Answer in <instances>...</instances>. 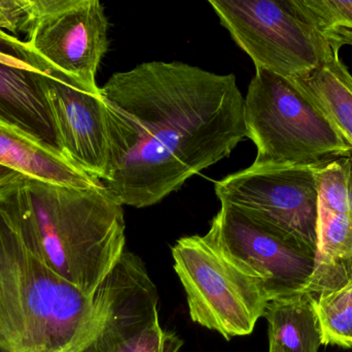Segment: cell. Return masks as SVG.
Here are the masks:
<instances>
[{
    "label": "cell",
    "instance_id": "6da1fadb",
    "mask_svg": "<svg viewBox=\"0 0 352 352\" xmlns=\"http://www.w3.org/2000/svg\"><path fill=\"white\" fill-rule=\"evenodd\" d=\"M107 111V189L122 206H154L248 138L235 74L153 61L100 88Z\"/></svg>",
    "mask_w": 352,
    "mask_h": 352
},
{
    "label": "cell",
    "instance_id": "7a4b0ae2",
    "mask_svg": "<svg viewBox=\"0 0 352 352\" xmlns=\"http://www.w3.org/2000/svg\"><path fill=\"white\" fill-rule=\"evenodd\" d=\"M0 208L25 247L89 297L125 251L123 206L104 184L70 187L22 175L0 191Z\"/></svg>",
    "mask_w": 352,
    "mask_h": 352
},
{
    "label": "cell",
    "instance_id": "3957f363",
    "mask_svg": "<svg viewBox=\"0 0 352 352\" xmlns=\"http://www.w3.org/2000/svg\"><path fill=\"white\" fill-rule=\"evenodd\" d=\"M0 291L16 352H82L94 341L99 318L93 297L37 260L1 208Z\"/></svg>",
    "mask_w": 352,
    "mask_h": 352
},
{
    "label": "cell",
    "instance_id": "277c9868",
    "mask_svg": "<svg viewBox=\"0 0 352 352\" xmlns=\"http://www.w3.org/2000/svg\"><path fill=\"white\" fill-rule=\"evenodd\" d=\"M254 165H316L352 156L351 145L294 80L256 70L244 97Z\"/></svg>",
    "mask_w": 352,
    "mask_h": 352
},
{
    "label": "cell",
    "instance_id": "5b68a950",
    "mask_svg": "<svg viewBox=\"0 0 352 352\" xmlns=\"http://www.w3.org/2000/svg\"><path fill=\"white\" fill-rule=\"evenodd\" d=\"M173 256L192 322L227 340L252 334L269 303L256 279L226 260L200 236L178 240Z\"/></svg>",
    "mask_w": 352,
    "mask_h": 352
},
{
    "label": "cell",
    "instance_id": "8992f818",
    "mask_svg": "<svg viewBox=\"0 0 352 352\" xmlns=\"http://www.w3.org/2000/svg\"><path fill=\"white\" fill-rule=\"evenodd\" d=\"M221 25L256 70L302 80L334 56L287 0H209Z\"/></svg>",
    "mask_w": 352,
    "mask_h": 352
},
{
    "label": "cell",
    "instance_id": "52a82bcc",
    "mask_svg": "<svg viewBox=\"0 0 352 352\" xmlns=\"http://www.w3.org/2000/svg\"><path fill=\"white\" fill-rule=\"evenodd\" d=\"M318 165H254L215 183L229 205L318 253Z\"/></svg>",
    "mask_w": 352,
    "mask_h": 352
},
{
    "label": "cell",
    "instance_id": "ba28073f",
    "mask_svg": "<svg viewBox=\"0 0 352 352\" xmlns=\"http://www.w3.org/2000/svg\"><path fill=\"white\" fill-rule=\"evenodd\" d=\"M93 301L98 332L82 352H178L184 345L177 335L161 328L158 291L131 252L124 251Z\"/></svg>",
    "mask_w": 352,
    "mask_h": 352
},
{
    "label": "cell",
    "instance_id": "9c48e42d",
    "mask_svg": "<svg viewBox=\"0 0 352 352\" xmlns=\"http://www.w3.org/2000/svg\"><path fill=\"white\" fill-rule=\"evenodd\" d=\"M204 239L226 260L256 279L269 302L304 293L316 269V252L229 205H221Z\"/></svg>",
    "mask_w": 352,
    "mask_h": 352
},
{
    "label": "cell",
    "instance_id": "30bf717a",
    "mask_svg": "<svg viewBox=\"0 0 352 352\" xmlns=\"http://www.w3.org/2000/svg\"><path fill=\"white\" fill-rule=\"evenodd\" d=\"M109 21L98 0H49L27 45L62 74L90 90L109 47Z\"/></svg>",
    "mask_w": 352,
    "mask_h": 352
},
{
    "label": "cell",
    "instance_id": "8fae6325",
    "mask_svg": "<svg viewBox=\"0 0 352 352\" xmlns=\"http://www.w3.org/2000/svg\"><path fill=\"white\" fill-rule=\"evenodd\" d=\"M47 68L26 41L0 29V125L65 157L45 90Z\"/></svg>",
    "mask_w": 352,
    "mask_h": 352
},
{
    "label": "cell",
    "instance_id": "7c38bea8",
    "mask_svg": "<svg viewBox=\"0 0 352 352\" xmlns=\"http://www.w3.org/2000/svg\"><path fill=\"white\" fill-rule=\"evenodd\" d=\"M45 85L64 156L102 182L109 169V141L100 88L87 89L50 65Z\"/></svg>",
    "mask_w": 352,
    "mask_h": 352
},
{
    "label": "cell",
    "instance_id": "4fadbf2b",
    "mask_svg": "<svg viewBox=\"0 0 352 352\" xmlns=\"http://www.w3.org/2000/svg\"><path fill=\"white\" fill-rule=\"evenodd\" d=\"M318 253L307 287L352 260V156L318 165Z\"/></svg>",
    "mask_w": 352,
    "mask_h": 352
},
{
    "label": "cell",
    "instance_id": "5bb4252c",
    "mask_svg": "<svg viewBox=\"0 0 352 352\" xmlns=\"http://www.w3.org/2000/svg\"><path fill=\"white\" fill-rule=\"evenodd\" d=\"M0 165L41 181L70 187L103 185L100 180L76 167L25 136L0 125Z\"/></svg>",
    "mask_w": 352,
    "mask_h": 352
},
{
    "label": "cell",
    "instance_id": "9a60e30c",
    "mask_svg": "<svg viewBox=\"0 0 352 352\" xmlns=\"http://www.w3.org/2000/svg\"><path fill=\"white\" fill-rule=\"evenodd\" d=\"M264 318L269 324V342L283 352H318L322 344L320 322L305 293L272 300Z\"/></svg>",
    "mask_w": 352,
    "mask_h": 352
},
{
    "label": "cell",
    "instance_id": "2e32d148",
    "mask_svg": "<svg viewBox=\"0 0 352 352\" xmlns=\"http://www.w3.org/2000/svg\"><path fill=\"white\" fill-rule=\"evenodd\" d=\"M294 82L328 116L352 147V74L339 56L308 78Z\"/></svg>",
    "mask_w": 352,
    "mask_h": 352
},
{
    "label": "cell",
    "instance_id": "e0dca14e",
    "mask_svg": "<svg viewBox=\"0 0 352 352\" xmlns=\"http://www.w3.org/2000/svg\"><path fill=\"white\" fill-rule=\"evenodd\" d=\"M292 10L309 25L334 55L352 47V0H287Z\"/></svg>",
    "mask_w": 352,
    "mask_h": 352
},
{
    "label": "cell",
    "instance_id": "ac0fdd59",
    "mask_svg": "<svg viewBox=\"0 0 352 352\" xmlns=\"http://www.w3.org/2000/svg\"><path fill=\"white\" fill-rule=\"evenodd\" d=\"M310 301L320 322L322 344L352 349V275L346 284Z\"/></svg>",
    "mask_w": 352,
    "mask_h": 352
},
{
    "label": "cell",
    "instance_id": "d6986e66",
    "mask_svg": "<svg viewBox=\"0 0 352 352\" xmlns=\"http://www.w3.org/2000/svg\"><path fill=\"white\" fill-rule=\"evenodd\" d=\"M49 0H0V29L14 34L33 30Z\"/></svg>",
    "mask_w": 352,
    "mask_h": 352
},
{
    "label": "cell",
    "instance_id": "ffe728a7",
    "mask_svg": "<svg viewBox=\"0 0 352 352\" xmlns=\"http://www.w3.org/2000/svg\"><path fill=\"white\" fill-rule=\"evenodd\" d=\"M352 275V260L347 262L344 266L341 267L336 272L324 279L322 282L314 287H307L304 293L310 298V299H316L324 293H331V291H336L339 287L346 284L347 281L351 279Z\"/></svg>",
    "mask_w": 352,
    "mask_h": 352
},
{
    "label": "cell",
    "instance_id": "44dd1931",
    "mask_svg": "<svg viewBox=\"0 0 352 352\" xmlns=\"http://www.w3.org/2000/svg\"><path fill=\"white\" fill-rule=\"evenodd\" d=\"M0 344L16 351L14 334H12L10 318L4 305L1 291H0Z\"/></svg>",
    "mask_w": 352,
    "mask_h": 352
},
{
    "label": "cell",
    "instance_id": "7402d4cb",
    "mask_svg": "<svg viewBox=\"0 0 352 352\" xmlns=\"http://www.w3.org/2000/svg\"><path fill=\"white\" fill-rule=\"evenodd\" d=\"M21 174L14 169H10V167H3L0 165V191L6 186L10 185L14 183L16 179L21 177Z\"/></svg>",
    "mask_w": 352,
    "mask_h": 352
},
{
    "label": "cell",
    "instance_id": "603a6c76",
    "mask_svg": "<svg viewBox=\"0 0 352 352\" xmlns=\"http://www.w3.org/2000/svg\"><path fill=\"white\" fill-rule=\"evenodd\" d=\"M269 352H283L281 351L280 349H279L278 346H276V345L273 344V343L270 342V349H269Z\"/></svg>",
    "mask_w": 352,
    "mask_h": 352
},
{
    "label": "cell",
    "instance_id": "cb8c5ba5",
    "mask_svg": "<svg viewBox=\"0 0 352 352\" xmlns=\"http://www.w3.org/2000/svg\"><path fill=\"white\" fill-rule=\"evenodd\" d=\"M0 352H16L12 351V349H8V347L3 346V345L0 344Z\"/></svg>",
    "mask_w": 352,
    "mask_h": 352
}]
</instances>
